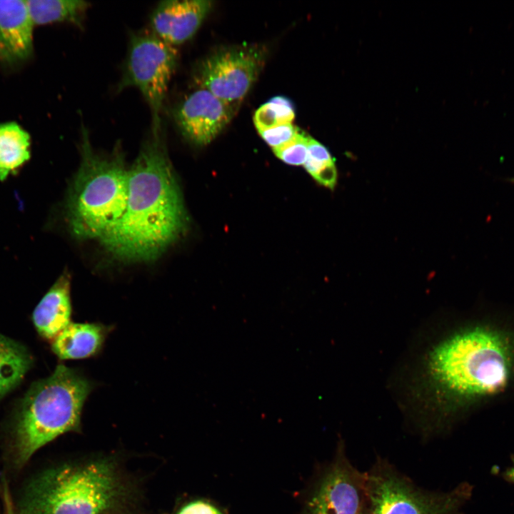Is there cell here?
<instances>
[{
	"label": "cell",
	"mask_w": 514,
	"mask_h": 514,
	"mask_svg": "<svg viewBox=\"0 0 514 514\" xmlns=\"http://www.w3.org/2000/svg\"><path fill=\"white\" fill-rule=\"evenodd\" d=\"M186 225L162 125L151 130L128 169V198L121 218L99 241L119 261H149L177 240Z\"/></svg>",
	"instance_id": "1"
},
{
	"label": "cell",
	"mask_w": 514,
	"mask_h": 514,
	"mask_svg": "<svg viewBox=\"0 0 514 514\" xmlns=\"http://www.w3.org/2000/svg\"><path fill=\"white\" fill-rule=\"evenodd\" d=\"M434 379L455 398L488 402L514 385V326L485 320L464 328L433 353Z\"/></svg>",
	"instance_id": "2"
},
{
	"label": "cell",
	"mask_w": 514,
	"mask_h": 514,
	"mask_svg": "<svg viewBox=\"0 0 514 514\" xmlns=\"http://www.w3.org/2000/svg\"><path fill=\"white\" fill-rule=\"evenodd\" d=\"M80 166L66 199V221L75 237L100 240L117 224L125 211L128 169L120 147L109 154L96 152L84 126Z\"/></svg>",
	"instance_id": "3"
},
{
	"label": "cell",
	"mask_w": 514,
	"mask_h": 514,
	"mask_svg": "<svg viewBox=\"0 0 514 514\" xmlns=\"http://www.w3.org/2000/svg\"><path fill=\"white\" fill-rule=\"evenodd\" d=\"M93 383L79 370L60 364L34 383L21 403L15 427L19 463L65 433L78 431L84 404Z\"/></svg>",
	"instance_id": "4"
},
{
	"label": "cell",
	"mask_w": 514,
	"mask_h": 514,
	"mask_svg": "<svg viewBox=\"0 0 514 514\" xmlns=\"http://www.w3.org/2000/svg\"><path fill=\"white\" fill-rule=\"evenodd\" d=\"M124 492L108 460L62 465L32 481L20 514H101L119 503Z\"/></svg>",
	"instance_id": "5"
},
{
	"label": "cell",
	"mask_w": 514,
	"mask_h": 514,
	"mask_svg": "<svg viewBox=\"0 0 514 514\" xmlns=\"http://www.w3.org/2000/svg\"><path fill=\"white\" fill-rule=\"evenodd\" d=\"M366 475L368 502L376 514H465L473 492L467 482L447 491L425 490L380 457Z\"/></svg>",
	"instance_id": "6"
},
{
	"label": "cell",
	"mask_w": 514,
	"mask_h": 514,
	"mask_svg": "<svg viewBox=\"0 0 514 514\" xmlns=\"http://www.w3.org/2000/svg\"><path fill=\"white\" fill-rule=\"evenodd\" d=\"M178 60L177 50L151 33H132L118 91L136 87L151 113V129L162 126L161 112Z\"/></svg>",
	"instance_id": "7"
},
{
	"label": "cell",
	"mask_w": 514,
	"mask_h": 514,
	"mask_svg": "<svg viewBox=\"0 0 514 514\" xmlns=\"http://www.w3.org/2000/svg\"><path fill=\"white\" fill-rule=\"evenodd\" d=\"M265 57L263 47L258 45L217 51L202 62L197 80L201 88L235 110L257 79Z\"/></svg>",
	"instance_id": "8"
},
{
	"label": "cell",
	"mask_w": 514,
	"mask_h": 514,
	"mask_svg": "<svg viewBox=\"0 0 514 514\" xmlns=\"http://www.w3.org/2000/svg\"><path fill=\"white\" fill-rule=\"evenodd\" d=\"M367 504L366 472L352 464L341 445L316 483L304 514H361Z\"/></svg>",
	"instance_id": "9"
},
{
	"label": "cell",
	"mask_w": 514,
	"mask_h": 514,
	"mask_svg": "<svg viewBox=\"0 0 514 514\" xmlns=\"http://www.w3.org/2000/svg\"><path fill=\"white\" fill-rule=\"evenodd\" d=\"M234 111L210 91L201 88L175 109L173 116L187 139L197 145H206L229 123Z\"/></svg>",
	"instance_id": "10"
},
{
	"label": "cell",
	"mask_w": 514,
	"mask_h": 514,
	"mask_svg": "<svg viewBox=\"0 0 514 514\" xmlns=\"http://www.w3.org/2000/svg\"><path fill=\"white\" fill-rule=\"evenodd\" d=\"M207 0H168L160 2L151 16L152 33L176 46L190 39L211 7Z\"/></svg>",
	"instance_id": "11"
},
{
	"label": "cell",
	"mask_w": 514,
	"mask_h": 514,
	"mask_svg": "<svg viewBox=\"0 0 514 514\" xmlns=\"http://www.w3.org/2000/svg\"><path fill=\"white\" fill-rule=\"evenodd\" d=\"M26 1L0 0V62L14 66L33 51V27Z\"/></svg>",
	"instance_id": "12"
},
{
	"label": "cell",
	"mask_w": 514,
	"mask_h": 514,
	"mask_svg": "<svg viewBox=\"0 0 514 514\" xmlns=\"http://www.w3.org/2000/svg\"><path fill=\"white\" fill-rule=\"evenodd\" d=\"M71 275L66 270L35 308L32 319L39 335L53 340L70 323Z\"/></svg>",
	"instance_id": "13"
},
{
	"label": "cell",
	"mask_w": 514,
	"mask_h": 514,
	"mask_svg": "<svg viewBox=\"0 0 514 514\" xmlns=\"http://www.w3.org/2000/svg\"><path fill=\"white\" fill-rule=\"evenodd\" d=\"M109 331L100 323H70L53 340V352L63 360L89 358L97 354Z\"/></svg>",
	"instance_id": "14"
},
{
	"label": "cell",
	"mask_w": 514,
	"mask_h": 514,
	"mask_svg": "<svg viewBox=\"0 0 514 514\" xmlns=\"http://www.w3.org/2000/svg\"><path fill=\"white\" fill-rule=\"evenodd\" d=\"M29 134L14 122L0 124V181L15 175L31 156Z\"/></svg>",
	"instance_id": "15"
},
{
	"label": "cell",
	"mask_w": 514,
	"mask_h": 514,
	"mask_svg": "<svg viewBox=\"0 0 514 514\" xmlns=\"http://www.w3.org/2000/svg\"><path fill=\"white\" fill-rule=\"evenodd\" d=\"M26 4L34 25L68 21L81 26L89 7L81 0H29Z\"/></svg>",
	"instance_id": "16"
},
{
	"label": "cell",
	"mask_w": 514,
	"mask_h": 514,
	"mask_svg": "<svg viewBox=\"0 0 514 514\" xmlns=\"http://www.w3.org/2000/svg\"><path fill=\"white\" fill-rule=\"evenodd\" d=\"M31 364L22 345L10 338L0 343V399L21 382Z\"/></svg>",
	"instance_id": "17"
},
{
	"label": "cell",
	"mask_w": 514,
	"mask_h": 514,
	"mask_svg": "<svg viewBox=\"0 0 514 514\" xmlns=\"http://www.w3.org/2000/svg\"><path fill=\"white\" fill-rule=\"evenodd\" d=\"M295 118L291 101L285 96H275L258 109L253 116L258 131L279 125L291 124Z\"/></svg>",
	"instance_id": "18"
},
{
	"label": "cell",
	"mask_w": 514,
	"mask_h": 514,
	"mask_svg": "<svg viewBox=\"0 0 514 514\" xmlns=\"http://www.w3.org/2000/svg\"><path fill=\"white\" fill-rule=\"evenodd\" d=\"M308 136L301 131L293 141L273 150L274 153L287 164L303 165L308 156Z\"/></svg>",
	"instance_id": "19"
},
{
	"label": "cell",
	"mask_w": 514,
	"mask_h": 514,
	"mask_svg": "<svg viewBox=\"0 0 514 514\" xmlns=\"http://www.w3.org/2000/svg\"><path fill=\"white\" fill-rule=\"evenodd\" d=\"M301 132L294 125L285 124L259 131L261 138L273 150L282 147L293 141Z\"/></svg>",
	"instance_id": "20"
},
{
	"label": "cell",
	"mask_w": 514,
	"mask_h": 514,
	"mask_svg": "<svg viewBox=\"0 0 514 514\" xmlns=\"http://www.w3.org/2000/svg\"><path fill=\"white\" fill-rule=\"evenodd\" d=\"M308 157L326 164H335L328 150L312 137L308 138Z\"/></svg>",
	"instance_id": "21"
},
{
	"label": "cell",
	"mask_w": 514,
	"mask_h": 514,
	"mask_svg": "<svg viewBox=\"0 0 514 514\" xmlns=\"http://www.w3.org/2000/svg\"><path fill=\"white\" fill-rule=\"evenodd\" d=\"M178 514H223L216 506L206 501L196 500L185 505Z\"/></svg>",
	"instance_id": "22"
},
{
	"label": "cell",
	"mask_w": 514,
	"mask_h": 514,
	"mask_svg": "<svg viewBox=\"0 0 514 514\" xmlns=\"http://www.w3.org/2000/svg\"><path fill=\"white\" fill-rule=\"evenodd\" d=\"M2 507L0 509V514H15L11 495L6 484L2 489Z\"/></svg>",
	"instance_id": "23"
},
{
	"label": "cell",
	"mask_w": 514,
	"mask_h": 514,
	"mask_svg": "<svg viewBox=\"0 0 514 514\" xmlns=\"http://www.w3.org/2000/svg\"><path fill=\"white\" fill-rule=\"evenodd\" d=\"M502 475L505 480L514 484V458H512V465L502 473Z\"/></svg>",
	"instance_id": "24"
},
{
	"label": "cell",
	"mask_w": 514,
	"mask_h": 514,
	"mask_svg": "<svg viewBox=\"0 0 514 514\" xmlns=\"http://www.w3.org/2000/svg\"><path fill=\"white\" fill-rule=\"evenodd\" d=\"M361 514H376V513H375V512L373 510V509L371 508V506L369 505L368 502V504H367L366 507L365 509L363 510V512L361 513Z\"/></svg>",
	"instance_id": "25"
},
{
	"label": "cell",
	"mask_w": 514,
	"mask_h": 514,
	"mask_svg": "<svg viewBox=\"0 0 514 514\" xmlns=\"http://www.w3.org/2000/svg\"><path fill=\"white\" fill-rule=\"evenodd\" d=\"M8 339H9V338L5 337V336H2V335L0 334V343H3V342H5V341H7Z\"/></svg>",
	"instance_id": "26"
}]
</instances>
